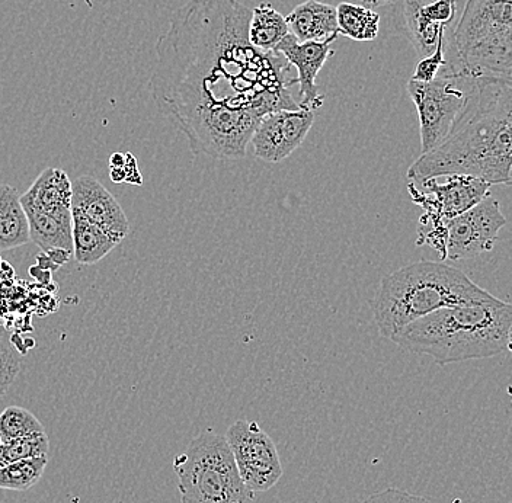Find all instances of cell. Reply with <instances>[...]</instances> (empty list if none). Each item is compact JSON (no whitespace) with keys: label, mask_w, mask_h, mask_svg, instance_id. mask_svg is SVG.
<instances>
[{"label":"cell","mask_w":512,"mask_h":503,"mask_svg":"<svg viewBox=\"0 0 512 503\" xmlns=\"http://www.w3.org/2000/svg\"><path fill=\"white\" fill-rule=\"evenodd\" d=\"M251 12L239 0H190L156 44L150 91L195 156L245 158L265 115L300 108L287 60L249 43Z\"/></svg>","instance_id":"1"},{"label":"cell","mask_w":512,"mask_h":503,"mask_svg":"<svg viewBox=\"0 0 512 503\" xmlns=\"http://www.w3.org/2000/svg\"><path fill=\"white\" fill-rule=\"evenodd\" d=\"M512 82L476 78L450 136L412 163L414 184L440 176L467 175L489 185L511 184Z\"/></svg>","instance_id":"2"},{"label":"cell","mask_w":512,"mask_h":503,"mask_svg":"<svg viewBox=\"0 0 512 503\" xmlns=\"http://www.w3.org/2000/svg\"><path fill=\"white\" fill-rule=\"evenodd\" d=\"M512 306L491 299L446 307L400 329L392 341L438 365L486 360L511 349Z\"/></svg>","instance_id":"3"},{"label":"cell","mask_w":512,"mask_h":503,"mask_svg":"<svg viewBox=\"0 0 512 503\" xmlns=\"http://www.w3.org/2000/svg\"><path fill=\"white\" fill-rule=\"evenodd\" d=\"M491 297L460 269L443 262L421 261L383 277L371 309L380 335L392 341L400 329L437 310Z\"/></svg>","instance_id":"4"},{"label":"cell","mask_w":512,"mask_h":503,"mask_svg":"<svg viewBox=\"0 0 512 503\" xmlns=\"http://www.w3.org/2000/svg\"><path fill=\"white\" fill-rule=\"evenodd\" d=\"M456 66L473 78H512V0H467L453 35Z\"/></svg>","instance_id":"5"},{"label":"cell","mask_w":512,"mask_h":503,"mask_svg":"<svg viewBox=\"0 0 512 503\" xmlns=\"http://www.w3.org/2000/svg\"><path fill=\"white\" fill-rule=\"evenodd\" d=\"M182 503H254L226 438L204 431L174 460Z\"/></svg>","instance_id":"6"},{"label":"cell","mask_w":512,"mask_h":503,"mask_svg":"<svg viewBox=\"0 0 512 503\" xmlns=\"http://www.w3.org/2000/svg\"><path fill=\"white\" fill-rule=\"evenodd\" d=\"M475 80L466 73L451 70L431 82L409 80L406 89L418 111L421 155L431 152L450 136L466 107Z\"/></svg>","instance_id":"7"},{"label":"cell","mask_w":512,"mask_h":503,"mask_svg":"<svg viewBox=\"0 0 512 503\" xmlns=\"http://www.w3.org/2000/svg\"><path fill=\"white\" fill-rule=\"evenodd\" d=\"M243 483L254 493L268 492L283 477L280 454L258 422L236 421L226 435Z\"/></svg>","instance_id":"8"},{"label":"cell","mask_w":512,"mask_h":503,"mask_svg":"<svg viewBox=\"0 0 512 503\" xmlns=\"http://www.w3.org/2000/svg\"><path fill=\"white\" fill-rule=\"evenodd\" d=\"M507 224L498 201L491 195L446 224L444 261L472 259L494 249L499 232Z\"/></svg>","instance_id":"9"},{"label":"cell","mask_w":512,"mask_h":503,"mask_svg":"<svg viewBox=\"0 0 512 503\" xmlns=\"http://www.w3.org/2000/svg\"><path fill=\"white\" fill-rule=\"evenodd\" d=\"M418 185H421L424 191L416 188L414 184H409L408 189L414 203L424 208L422 216L444 223L485 200L491 189V185L482 179L467 175L425 179L418 182Z\"/></svg>","instance_id":"10"},{"label":"cell","mask_w":512,"mask_h":503,"mask_svg":"<svg viewBox=\"0 0 512 503\" xmlns=\"http://www.w3.org/2000/svg\"><path fill=\"white\" fill-rule=\"evenodd\" d=\"M315 112L299 108L265 115L249 143L254 147L256 158L268 163H280L293 155L315 123Z\"/></svg>","instance_id":"11"},{"label":"cell","mask_w":512,"mask_h":503,"mask_svg":"<svg viewBox=\"0 0 512 503\" xmlns=\"http://www.w3.org/2000/svg\"><path fill=\"white\" fill-rule=\"evenodd\" d=\"M334 41L335 38H329L325 41L300 43L294 35L287 34L275 47L274 53L281 54L291 67L297 69L296 80L299 85L297 104L300 108L316 111L322 107L325 96L319 94L316 78L329 57L334 56L335 51L331 48Z\"/></svg>","instance_id":"12"},{"label":"cell","mask_w":512,"mask_h":503,"mask_svg":"<svg viewBox=\"0 0 512 503\" xmlns=\"http://www.w3.org/2000/svg\"><path fill=\"white\" fill-rule=\"evenodd\" d=\"M72 213L92 221L112 237L123 242L130 232L126 213L114 195L98 179L83 175L72 182Z\"/></svg>","instance_id":"13"},{"label":"cell","mask_w":512,"mask_h":503,"mask_svg":"<svg viewBox=\"0 0 512 503\" xmlns=\"http://www.w3.org/2000/svg\"><path fill=\"white\" fill-rule=\"evenodd\" d=\"M406 30L422 57L431 56L440 41L446 40V31L457 12L456 0H403Z\"/></svg>","instance_id":"14"},{"label":"cell","mask_w":512,"mask_h":503,"mask_svg":"<svg viewBox=\"0 0 512 503\" xmlns=\"http://www.w3.org/2000/svg\"><path fill=\"white\" fill-rule=\"evenodd\" d=\"M72 181L62 169L47 168L21 197L24 208L47 214L72 213Z\"/></svg>","instance_id":"15"},{"label":"cell","mask_w":512,"mask_h":503,"mask_svg":"<svg viewBox=\"0 0 512 503\" xmlns=\"http://www.w3.org/2000/svg\"><path fill=\"white\" fill-rule=\"evenodd\" d=\"M288 31L300 43L338 38L336 8L318 0L300 3L286 16Z\"/></svg>","instance_id":"16"},{"label":"cell","mask_w":512,"mask_h":503,"mask_svg":"<svg viewBox=\"0 0 512 503\" xmlns=\"http://www.w3.org/2000/svg\"><path fill=\"white\" fill-rule=\"evenodd\" d=\"M30 226V242L44 253L66 251L73 253L72 213L47 214L24 208Z\"/></svg>","instance_id":"17"},{"label":"cell","mask_w":512,"mask_h":503,"mask_svg":"<svg viewBox=\"0 0 512 503\" xmlns=\"http://www.w3.org/2000/svg\"><path fill=\"white\" fill-rule=\"evenodd\" d=\"M28 242L30 226L21 197L11 185L0 184V251L19 248Z\"/></svg>","instance_id":"18"},{"label":"cell","mask_w":512,"mask_h":503,"mask_svg":"<svg viewBox=\"0 0 512 503\" xmlns=\"http://www.w3.org/2000/svg\"><path fill=\"white\" fill-rule=\"evenodd\" d=\"M73 255L82 265H94L114 251L120 242L92 221L72 213Z\"/></svg>","instance_id":"19"},{"label":"cell","mask_w":512,"mask_h":503,"mask_svg":"<svg viewBox=\"0 0 512 503\" xmlns=\"http://www.w3.org/2000/svg\"><path fill=\"white\" fill-rule=\"evenodd\" d=\"M251 11L248 28L249 43L264 53H274L275 47L287 34H290L286 16L272 8L270 3H261Z\"/></svg>","instance_id":"20"},{"label":"cell","mask_w":512,"mask_h":503,"mask_svg":"<svg viewBox=\"0 0 512 503\" xmlns=\"http://www.w3.org/2000/svg\"><path fill=\"white\" fill-rule=\"evenodd\" d=\"M335 8L339 35L358 43L376 40L380 27V15L376 11L348 2L339 3Z\"/></svg>","instance_id":"21"},{"label":"cell","mask_w":512,"mask_h":503,"mask_svg":"<svg viewBox=\"0 0 512 503\" xmlns=\"http://www.w3.org/2000/svg\"><path fill=\"white\" fill-rule=\"evenodd\" d=\"M47 457L28 458L0 466V489L25 492L37 485L46 472Z\"/></svg>","instance_id":"22"},{"label":"cell","mask_w":512,"mask_h":503,"mask_svg":"<svg viewBox=\"0 0 512 503\" xmlns=\"http://www.w3.org/2000/svg\"><path fill=\"white\" fill-rule=\"evenodd\" d=\"M41 432H46L44 426L30 410L19 408V406H9L0 413V440H2V444L18 440V438L41 434Z\"/></svg>","instance_id":"23"},{"label":"cell","mask_w":512,"mask_h":503,"mask_svg":"<svg viewBox=\"0 0 512 503\" xmlns=\"http://www.w3.org/2000/svg\"><path fill=\"white\" fill-rule=\"evenodd\" d=\"M48 450H50V440L46 432L18 438L2 444L0 466L14 463V461L28 460V458L47 457Z\"/></svg>","instance_id":"24"},{"label":"cell","mask_w":512,"mask_h":503,"mask_svg":"<svg viewBox=\"0 0 512 503\" xmlns=\"http://www.w3.org/2000/svg\"><path fill=\"white\" fill-rule=\"evenodd\" d=\"M19 371H21V355L12 345L9 333L0 328V384L9 389Z\"/></svg>","instance_id":"25"},{"label":"cell","mask_w":512,"mask_h":503,"mask_svg":"<svg viewBox=\"0 0 512 503\" xmlns=\"http://www.w3.org/2000/svg\"><path fill=\"white\" fill-rule=\"evenodd\" d=\"M448 41H440L434 53L431 56L424 57L421 62L416 64V69L412 80L418 82H431L440 75L441 67L448 66L446 60Z\"/></svg>","instance_id":"26"},{"label":"cell","mask_w":512,"mask_h":503,"mask_svg":"<svg viewBox=\"0 0 512 503\" xmlns=\"http://www.w3.org/2000/svg\"><path fill=\"white\" fill-rule=\"evenodd\" d=\"M364 503H430L422 496L405 492L396 488L384 489L382 492L374 493Z\"/></svg>","instance_id":"27"},{"label":"cell","mask_w":512,"mask_h":503,"mask_svg":"<svg viewBox=\"0 0 512 503\" xmlns=\"http://www.w3.org/2000/svg\"><path fill=\"white\" fill-rule=\"evenodd\" d=\"M352 5L364 6V8L373 9L379 8V6L387 5V3L393 2V0H347Z\"/></svg>","instance_id":"28"},{"label":"cell","mask_w":512,"mask_h":503,"mask_svg":"<svg viewBox=\"0 0 512 503\" xmlns=\"http://www.w3.org/2000/svg\"><path fill=\"white\" fill-rule=\"evenodd\" d=\"M124 165H126V156L121 155V153H114V155L111 156L110 159V166L111 168H124Z\"/></svg>","instance_id":"29"},{"label":"cell","mask_w":512,"mask_h":503,"mask_svg":"<svg viewBox=\"0 0 512 503\" xmlns=\"http://www.w3.org/2000/svg\"><path fill=\"white\" fill-rule=\"evenodd\" d=\"M110 178L115 184H120V182L126 181V171H124V168H111Z\"/></svg>","instance_id":"30"},{"label":"cell","mask_w":512,"mask_h":503,"mask_svg":"<svg viewBox=\"0 0 512 503\" xmlns=\"http://www.w3.org/2000/svg\"><path fill=\"white\" fill-rule=\"evenodd\" d=\"M6 392H8V389H6V387H3L2 384H0V397L5 396Z\"/></svg>","instance_id":"31"},{"label":"cell","mask_w":512,"mask_h":503,"mask_svg":"<svg viewBox=\"0 0 512 503\" xmlns=\"http://www.w3.org/2000/svg\"><path fill=\"white\" fill-rule=\"evenodd\" d=\"M0 453H2V440H0Z\"/></svg>","instance_id":"32"},{"label":"cell","mask_w":512,"mask_h":503,"mask_svg":"<svg viewBox=\"0 0 512 503\" xmlns=\"http://www.w3.org/2000/svg\"><path fill=\"white\" fill-rule=\"evenodd\" d=\"M453 503H462V501H460V499H456V501H453Z\"/></svg>","instance_id":"33"}]
</instances>
